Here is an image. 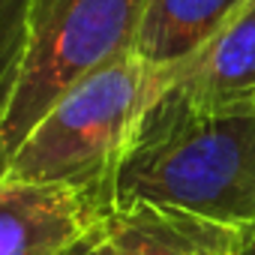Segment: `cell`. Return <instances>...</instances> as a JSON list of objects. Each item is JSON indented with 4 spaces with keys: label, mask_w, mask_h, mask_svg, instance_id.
I'll return each mask as SVG.
<instances>
[{
    "label": "cell",
    "mask_w": 255,
    "mask_h": 255,
    "mask_svg": "<svg viewBox=\"0 0 255 255\" xmlns=\"http://www.w3.org/2000/svg\"><path fill=\"white\" fill-rule=\"evenodd\" d=\"M168 87V69L123 54L72 84L6 156L9 180L69 186L102 210L108 186L147 105Z\"/></svg>",
    "instance_id": "2"
},
{
    "label": "cell",
    "mask_w": 255,
    "mask_h": 255,
    "mask_svg": "<svg viewBox=\"0 0 255 255\" xmlns=\"http://www.w3.org/2000/svg\"><path fill=\"white\" fill-rule=\"evenodd\" d=\"M66 255H111V249H108V243H105V237H102V231H99V222H96L72 249H66Z\"/></svg>",
    "instance_id": "9"
},
{
    "label": "cell",
    "mask_w": 255,
    "mask_h": 255,
    "mask_svg": "<svg viewBox=\"0 0 255 255\" xmlns=\"http://www.w3.org/2000/svg\"><path fill=\"white\" fill-rule=\"evenodd\" d=\"M99 219L78 189L0 177V255H66Z\"/></svg>",
    "instance_id": "4"
},
{
    "label": "cell",
    "mask_w": 255,
    "mask_h": 255,
    "mask_svg": "<svg viewBox=\"0 0 255 255\" xmlns=\"http://www.w3.org/2000/svg\"><path fill=\"white\" fill-rule=\"evenodd\" d=\"M240 255H255V222L240 231Z\"/></svg>",
    "instance_id": "10"
},
{
    "label": "cell",
    "mask_w": 255,
    "mask_h": 255,
    "mask_svg": "<svg viewBox=\"0 0 255 255\" xmlns=\"http://www.w3.org/2000/svg\"><path fill=\"white\" fill-rule=\"evenodd\" d=\"M243 3L246 0H144L135 54L156 69H174Z\"/></svg>",
    "instance_id": "7"
},
{
    "label": "cell",
    "mask_w": 255,
    "mask_h": 255,
    "mask_svg": "<svg viewBox=\"0 0 255 255\" xmlns=\"http://www.w3.org/2000/svg\"><path fill=\"white\" fill-rule=\"evenodd\" d=\"M99 231L111 255H240L237 225L147 201L102 210Z\"/></svg>",
    "instance_id": "5"
},
{
    "label": "cell",
    "mask_w": 255,
    "mask_h": 255,
    "mask_svg": "<svg viewBox=\"0 0 255 255\" xmlns=\"http://www.w3.org/2000/svg\"><path fill=\"white\" fill-rule=\"evenodd\" d=\"M168 87L204 108H255V0L168 69Z\"/></svg>",
    "instance_id": "6"
},
{
    "label": "cell",
    "mask_w": 255,
    "mask_h": 255,
    "mask_svg": "<svg viewBox=\"0 0 255 255\" xmlns=\"http://www.w3.org/2000/svg\"><path fill=\"white\" fill-rule=\"evenodd\" d=\"M141 15L144 0H30L24 48L0 114L3 165L72 84L135 51Z\"/></svg>",
    "instance_id": "3"
},
{
    "label": "cell",
    "mask_w": 255,
    "mask_h": 255,
    "mask_svg": "<svg viewBox=\"0 0 255 255\" xmlns=\"http://www.w3.org/2000/svg\"><path fill=\"white\" fill-rule=\"evenodd\" d=\"M147 201L228 225L255 222V108H204L165 87L126 147L108 204Z\"/></svg>",
    "instance_id": "1"
},
{
    "label": "cell",
    "mask_w": 255,
    "mask_h": 255,
    "mask_svg": "<svg viewBox=\"0 0 255 255\" xmlns=\"http://www.w3.org/2000/svg\"><path fill=\"white\" fill-rule=\"evenodd\" d=\"M27 9L30 0H0V114H3L18 57L24 48V30H27Z\"/></svg>",
    "instance_id": "8"
},
{
    "label": "cell",
    "mask_w": 255,
    "mask_h": 255,
    "mask_svg": "<svg viewBox=\"0 0 255 255\" xmlns=\"http://www.w3.org/2000/svg\"><path fill=\"white\" fill-rule=\"evenodd\" d=\"M0 174H3V153H0Z\"/></svg>",
    "instance_id": "11"
}]
</instances>
